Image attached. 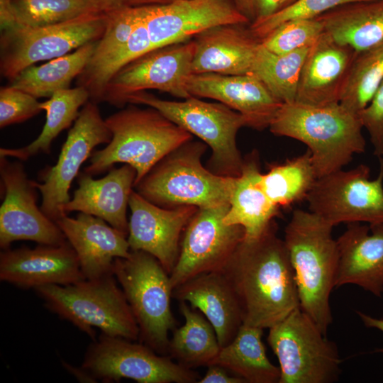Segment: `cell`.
I'll use <instances>...</instances> for the list:
<instances>
[{
	"mask_svg": "<svg viewBox=\"0 0 383 383\" xmlns=\"http://www.w3.org/2000/svg\"><path fill=\"white\" fill-rule=\"evenodd\" d=\"M221 271L236 293L244 324L269 329L299 307L293 268L274 221L259 238L243 240Z\"/></svg>",
	"mask_w": 383,
	"mask_h": 383,
	"instance_id": "1",
	"label": "cell"
},
{
	"mask_svg": "<svg viewBox=\"0 0 383 383\" xmlns=\"http://www.w3.org/2000/svg\"><path fill=\"white\" fill-rule=\"evenodd\" d=\"M333 226L309 211L296 209L284 230L300 309L327 335L333 316L330 296L338 266Z\"/></svg>",
	"mask_w": 383,
	"mask_h": 383,
	"instance_id": "2",
	"label": "cell"
},
{
	"mask_svg": "<svg viewBox=\"0 0 383 383\" xmlns=\"http://www.w3.org/2000/svg\"><path fill=\"white\" fill-rule=\"evenodd\" d=\"M272 133L297 140L310 151L317 177L343 169L366 147L360 115L340 103H284L270 125Z\"/></svg>",
	"mask_w": 383,
	"mask_h": 383,
	"instance_id": "3",
	"label": "cell"
},
{
	"mask_svg": "<svg viewBox=\"0 0 383 383\" xmlns=\"http://www.w3.org/2000/svg\"><path fill=\"white\" fill-rule=\"evenodd\" d=\"M131 104L105 119L111 140L92 152L84 173L94 177L116 163L128 164L136 170L135 186L162 158L192 140L190 133L155 109Z\"/></svg>",
	"mask_w": 383,
	"mask_h": 383,
	"instance_id": "4",
	"label": "cell"
},
{
	"mask_svg": "<svg viewBox=\"0 0 383 383\" xmlns=\"http://www.w3.org/2000/svg\"><path fill=\"white\" fill-rule=\"evenodd\" d=\"M205 144L189 141L158 162L135 186L150 202L163 208L198 209L229 203L236 177L216 174L201 161Z\"/></svg>",
	"mask_w": 383,
	"mask_h": 383,
	"instance_id": "5",
	"label": "cell"
},
{
	"mask_svg": "<svg viewBox=\"0 0 383 383\" xmlns=\"http://www.w3.org/2000/svg\"><path fill=\"white\" fill-rule=\"evenodd\" d=\"M35 289L48 309L92 338L95 327L107 335L133 341L139 339L135 318L113 274L68 285H42Z\"/></svg>",
	"mask_w": 383,
	"mask_h": 383,
	"instance_id": "6",
	"label": "cell"
},
{
	"mask_svg": "<svg viewBox=\"0 0 383 383\" xmlns=\"http://www.w3.org/2000/svg\"><path fill=\"white\" fill-rule=\"evenodd\" d=\"M112 272L138 326V340L157 353L168 355L169 333L176 326L170 274L153 255L143 250L116 258Z\"/></svg>",
	"mask_w": 383,
	"mask_h": 383,
	"instance_id": "7",
	"label": "cell"
},
{
	"mask_svg": "<svg viewBox=\"0 0 383 383\" xmlns=\"http://www.w3.org/2000/svg\"><path fill=\"white\" fill-rule=\"evenodd\" d=\"M143 104L203 140L211 150L209 170L227 177L240 174L244 159L236 143L238 131L248 126L240 113L220 103H209L191 96L184 101H168L146 91L128 96L126 104Z\"/></svg>",
	"mask_w": 383,
	"mask_h": 383,
	"instance_id": "8",
	"label": "cell"
},
{
	"mask_svg": "<svg viewBox=\"0 0 383 383\" xmlns=\"http://www.w3.org/2000/svg\"><path fill=\"white\" fill-rule=\"evenodd\" d=\"M267 343L277 356L279 383H333L341 373L336 345L300 307L269 328Z\"/></svg>",
	"mask_w": 383,
	"mask_h": 383,
	"instance_id": "9",
	"label": "cell"
},
{
	"mask_svg": "<svg viewBox=\"0 0 383 383\" xmlns=\"http://www.w3.org/2000/svg\"><path fill=\"white\" fill-rule=\"evenodd\" d=\"M109 14L90 13L45 26H16L1 30L0 72L10 82L35 63L71 52L86 43L98 41L105 32Z\"/></svg>",
	"mask_w": 383,
	"mask_h": 383,
	"instance_id": "10",
	"label": "cell"
},
{
	"mask_svg": "<svg viewBox=\"0 0 383 383\" xmlns=\"http://www.w3.org/2000/svg\"><path fill=\"white\" fill-rule=\"evenodd\" d=\"M379 161V173L373 179L364 164L318 177L306 198L309 211L333 227L383 223V157Z\"/></svg>",
	"mask_w": 383,
	"mask_h": 383,
	"instance_id": "11",
	"label": "cell"
},
{
	"mask_svg": "<svg viewBox=\"0 0 383 383\" xmlns=\"http://www.w3.org/2000/svg\"><path fill=\"white\" fill-rule=\"evenodd\" d=\"M82 367L104 382L127 378L139 383H198L201 378L144 343L104 333L89 347Z\"/></svg>",
	"mask_w": 383,
	"mask_h": 383,
	"instance_id": "12",
	"label": "cell"
},
{
	"mask_svg": "<svg viewBox=\"0 0 383 383\" xmlns=\"http://www.w3.org/2000/svg\"><path fill=\"white\" fill-rule=\"evenodd\" d=\"M195 40L172 44L150 50L120 69L105 87L102 101L123 107L128 96L157 89L172 96H191L186 80L192 74Z\"/></svg>",
	"mask_w": 383,
	"mask_h": 383,
	"instance_id": "13",
	"label": "cell"
},
{
	"mask_svg": "<svg viewBox=\"0 0 383 383\" xmlns=\"http://www.w3.org/2000/svg\"><path fill=\"white\" fill-rule=\"evenodd\" d=\"M229 203L198 209L187 223L177 262L170 274L172 289L201 273L221 271L243 240L245 231L226 225Z\"/></svg>",
	"mask_w": 383,
	"mask_h": 383,
	"instance_id": "14",
	"label": "cell"
},
{
	"mask_svg": "<svg viewBox=\"0 0 383 383\" xmlns=\"http://www.w3.org/2000/svg\"><path fill=\"white\" fill-rule=\"evenodd\" d=\"M111 138L97 104L89 100L69 131L56 164L43 171V183L34 181L42 196L40 208L48 218L55 222L67 215L62 207L70 200V188L81 166L96 146L108 144Z\"/></svg>",
	"mask_w": 383,
	"mask_h": 383,
	"instance_id": "15",
	"label": "cell"
},
{
	"mask_svg": "<svg viewBox=\"0 0 383 383\" xmlns=\"http://www.w3.org/2000/svg\"><path fill=\"white\" fill-rule=\"evenodd\" d=\"M0 247L9 248L13 241L26 240L40 245H59L67 239L57 223L38 207L37 188L23 165L0 156Z\"/></svg>",
	"mask_w": 383,
	"mask_h": 383,
	"instance_id": "16",
	"label": "cell"
},
{
	"mask_svg": "<svg viewBox=\"0 0 383 383\" xmlns=\"http://www.w3.org/2000/svg\"><path fill=\"white\" fill-rule=\"evenodd\" d=\"M143 8L152 50L189 40L214 27L249 24L232 0H176Z\"/></svg>",
	"mask_w": 383,
	"mask_h": 383,
	"instance_id": "17",
	"label": "cell"
},
{
	"mask_svg": "<svg viewBox=\"0 0 383 383\" xmlns=\"http://www.w3.org/2000/svg\"><path fill=\"white\" fill-rule=\"evenodd\" d=\"M128 206L131 214L127 239L131 250H143L153 255L170 274L179 257L182 234L198 208L160 207L134 190Z\"/></svg>",
	"mask_w": 383,
	"mask_h": 383,
	"instance_id": "18",
	"label": "cell"
},
{
	"mask_svg": "<svg viewBox=\"0 0 383 383\" xmlns=\"http://www.w3.org/2000/svg\"><path fill=\"white\" fill-rule=\"evenodd\" d=\"M185 86L191 96L217 100L240 113L256 130L269 128L283 104L252 74H192Z\"/></svg>",
	"mask_w": 383,
	"mask_h": 383,
	"instance_id": "19",
	"label": "cell"
},
{
	"mask_svg": "<svg viewBox=\"0 0 383 383\" xmlns=\"http://www.w3.org/2000/svg\"><path fill=\"white\" fill-rule=\"evenodd\" d=\"M85 279L78 257L67 240L59 245L8 248L0 253V279L18 287L68 285Z\"/></svg>",
	"mask_w": 383,
	"mask_h": 383,
	"instance_id": "20",
	"label": "cell"
},
{
	"mask_svg": "<svg viewBox=\"0 0 383 383\" xmlns=\"http://www.w3.org/2000/svg\"><path fill=\"white\" fill-rule=\"evenodd\" d=\"M357 52L323 32L305 58L295 101L314 106L340 103Z\"/></svg>",
	"mask_w": 383,
	"mask_h": 383,
	"instance_id": "21",
	"label": "cell"
},
{
	"mask_svg": "<svg viewBox=\"0 0 383 383\" xmlns=\"http://www.w3.org/2000/svg\"><path fill=\"white\" fill-rule=\"evenodd\" d=\"M55 223L74 250L87 279L113 274L114 260L130 255L127 236L100 218L79 212L76 218L64 215Z\"/></svg>",
	"mask_w": 383,
	"mask_h": 383,
	"instance_id": "22",
	"label": "cell"
},
{
	"mask_svg": "<svg viewBox=\"0 0 383 383\" xmlns=\"http://www.w3.org/2000/svg\"><path fill=\"white\" fill-rule=\"evenodd\" d=\"M336 240L339 257L335 287L355 284L380 297L383 293V223L348 224Z\"/></svg>",
	"mask_w": 383,
	"mask_h": 383,
	"instance_id": "23",
	"label": "cell"
},
{
	"mask_svg": "<svg viewBox=\"0 0 383 383\" xmlns=\"http://www.w3.org/2000/svg\"><path fill=\"white\" fill-rule=\"evenodd\" d=\"M100 179L84 172L78 177V188L63 206L65 214L78 211L100 218L125 235L128 234L127 208L136 179V170L123 164L112 167Z\"/></svg>",
	"mask_w": 383,
	"mask_h": 383,
	"instance_id": "24",
	"label": "cell"
},
{
	"mask_svg": "<svg viewBox=\"0 0 383 383\" xmlns=\"http://www.w3.org/2000/svg\"><path fill=\"white\" fill-rule=\"evenodd\" d=\"M172 298L198 309L213 327L221 348L229 344L243 324L236 293L222 271L198 274L176 287Z\"/></svg>",
	"mask_w": 383,
	"mask_h": 383,
	"instance_id": "25",
	"label": "cell"
},
{
	"mask_svg": "<svg viewBox=\"0 0 383 383\" xmlns=\"http://www.w3.org/2000/svg\"><path fill=\"white\" fill-rule=\"evenodd\" d=\"M240 26H220L196 36L192 74H252L261 41Z\"/></svg>",
	"mask_w": 383,
	"mask_h": 383,
	"instance_id": "26",
	"label": "cell"
},
{
	"mask_svg": "<svg viewBox=\"0 0 383 383\" xmlns=\"http://www.w3.org/2000/svg\"><path fill=\"white\" fill-rule=\"evenodd\" d=\"M260 174L258 155L252 152L244 159L241 173L235 177L229 208L223 217L225 224L243 228L245 240L261 236L279 213V208L267 198L258 184Z\"/></svg>",
	"mask_w": 383,
	"mask_h": 383,
	"instance_id": "27",
	"label": "cell"
},
{
	"mask_svg": "<svg viewBox=\"0 0 383 383\" xmlns=\"http://www.w3.org/2000/svg\"><path fill=\"white\" fill-rule=\"evenodd\" d=\"M317 18L326 33L357 52L383 41V0L345 4Z\"/></svg>",
	"mask_w": 383,
	"mask_h": 383,
	"instance_id": "28",
	"label": "cell"
},
{
	"mask_svg": "<svg viewBox=\"0 0 383 383\" xmlns=\"http://www.w3.org/2000/svg\"><path fill=\"white\" fill-rule=\"evenodd\" d=\"M263 330L243 323L233 340L221 348L213 364L224 367L245 383H279L280 369L267 356L262 340Z\"/></svg>",
	"mask_w": 383,
	"mask_h": 383,
	"instance_id": "29",
	"label": "cell"
},
{
	"mask_svg": "<svg viewBox=\"0 0 383 383\" xmlns=\"http://www.w3.org/2000/svg\"><path fill=\"white\" fill-rule=\"evenodd\" d=\"M179 306L184 323L172 331L168 355L187 368L208 367L221 348L216 331L206 318L188 303L179 301Z\"/></svg>",
	"mask_w": 383,
	"mask_h": 383,
	"instance_id": "30",
	"label": "cell"
},
{
	"mask_svg": "<svg viewBox=\"0 0 383 383\" xmlns=\"http://www.w3.org/2000/svg\"><path fill=\"white\" fill-rule=\"evenodd\" d=\"M97 41L90 42L63 56L39 65H31L11 81L10 85L35 98H50L56 91L69 89L84 70Z\"/></svg>",
	"mask_w": 383,
	"mask_h": 383,
	"instance_id": "31",
	"label": "cell"
},
{
	"mask_svg": "<svg viewBox=\"0 0 383 383\" xmlns=\"http://www.w3.org/2000/svg\"><path fill=\"white\" fill-rule=\"evenodd\" d=\"M89 100L88 91L77 86L54 93L48 100L41 102L46 113V121L38 137L26 146L19 148H0V156L26 160L40 153H49L52 142L79 116L81 106Z\"/></svg>",
	"mask_w": 383,
	"mask_h": 383,
	"instance_id": "32",
	"label": "cell"
},
{
	"mask_svg": "<svg viewBox=\"0 0 383 383\" xmlns=\"http://www.w3.org/2000/svg\"><path fill=\"white\" fill-rule=\"evenodd\" d=\"M317 178L311 152L307 150L261 173L258 184L275 206L288 207L306 199Z\"/></svg>",
	"mask_w": 383,
	"mask_h": 383,
	"instance_id": "33",
	"label": "cell"
},
{
	"mask_svg": "<svg viewBox=\"0 0 383 383\" xmlns=\"http://www.w3.org/2000/svg\"><path fill=\"white\" fill-rule=\"evenodd\" d=\"M310 48L277 55L262 44L252 74L259 78L279 101L294 102L302 66Z\"/></svg>",
	"mask_w": 383,
	"mask_h": 383,
	"instance_id": "34",
	"label": "cell"
},
{
	"mask_svg": "<svg viewBox=\"0 0 383 383\" xmlns=\"http://www.w3.org/2000/svg\"><path fill=\"white\" fill-rule=\"evenodd\" d=\"M383 80V41L357 52L353 62L340 103L360 114Z\"/></svg>",
	"mask_w": 383,
	"mask_h": 383,
	"instance_id": "35",
	"label": "cell"
},
{
	"mask_svg": "<svg viewBox=\"0 0 383 383\" xmlns=\"http://www.w3.org/2000/svg\"><path fill=\"white\" fill-rule=\"evenodd\" d=\"M143 16V6H127L109 13L106 29L96 42L94 52L76 84L84 87L128 43Z\"/></svg>",
	"mask_w": 383,
	"mask_h": 383,
	"instance_id": "36",
	"label": "cell"
},
{
	"mask_svg": "<svg viewBox=\"0 0 383 383\" xmlns=\"http://www.w3.org/2000/svg\"><path fill=\"white\" fill-rule=\"evenodd\" d=\"M17 25L40 27L101 13L91 0H12Z\"/></svg>",
	"mask_w": 383,
	"mask_h": 383,
	"instance_id": "37",
	"label": "cell"
},
{
	"mask_svg": "<svg viewBox=\"0 0 383 383\" xmlns=\"http://www.w3.org/2000/svg\"><path fill=\"white\" fill-rule=\"evenodd\" d=\"M323 32L318 18L292 20L279 25L260 41L269 51L283 55L311 47Z\"/></svg>",
	"mask_w": 383,
	"mask_h": 383,
	"instance_id": "38",
	"label": "cell"
},
{
	"mask_svg": "<svg viewBox=\"0 0 383 383\" xmlns=\"http://www.w3.org/2000/svg\"><path fill=\"white\" fill-rule=\"evenodd\" d=\"M365 1L372 0H295L262 21L249 25L248 30L252 35L261 40L287 21L316 18L338 6Z\"/></svg>",
	"mask_w": 383,
	"mask_h": 383,
	"instance_id": "39",
	"label": "cell"
},
{
	"mask_svg": "<svg viewBox=\"0 0 383 383\" xmlns=\"http://www.w3.org/2000/svg\"><path fill=\"white\" fill-rule=\"evenodd\" d=\"M37 98L11 85L0 89V128L22 123L42 111Z\"/></svg>",
	"mask_w": 383,
	"mask_h": 383,
	"instance_id": "40",
	"label": "cell"
},
{
	"mask_svg": "<svg viewBox=\"0 0 383 383\" xmlns=\"http://www.w3.org/2000/svg\"><path fill=\"white\" fill-rule=\"evenodd\" d=\"M359 115L363 129L369 134L373 154L378 159L383 157V80Z\"/></svg>",
	"mask_w": 383,
	"mask_h": 383,
	"instance_id": "41",
	"label": "cell"
},
{
	"mask_svg": "<svg viewBox=\"0 0 383 383\" xmlns=\"http://www.w3.org/2000/svg\"><path fill=\"white\" fill-rule=\"evenodd\" d=\"M236 9L249 23L255 24L277 12L282 0H232Z\"/></svg>",
	"mask_w": 383,
	"mask_h": 383,
	"instance_id": "42",
	"label": "cell"
},
{
	"mask_svg": "<svg viewBox=\"0 0 383 383\" xmlns=\"http://www.w3.org/2000/svg\"><path fill=\"white\" fill-rule=\"evenodd\" d=\"M198 383H245V381L233 374L224 367L212 364L208 366L205 375Z\"/></svg>",
	"mask_w": 383,
	"mask_h": 383,
	"instance_id": "43",
	"label": "cell"
},
{
	"mask_svg": "<svg viewBox=\"0 0 383 383\" xmlns=\"http://www.w3.org/2000/svg\"><path fill=\"white\" fill-rule=\"evenodd\" d=\"M17 26L13 9L12 0H0L1 30L10 29Z\"/></svg>",
	"mask_w": 383,
	"mask_h": 383,
	"instance_id": "44",
	"label": "cell"
},
{
	"mask_svg": "<svg viewBox=\"0 0 383 383\" xmlns=\"http://www.w3.org/2000/svg\"><path fill=\"white\" fill-rule=\"evenodd\" d=\"M101 12L106 14L127 7L128 0H91Z\"/></svg>",
	"mask_w": 383,
	"mask_h": 383,
	"instance_id": "45",
	"label": "cell"
},
{
	"mask_svg": "<svg viewBox=\"0 0 383 383\" xmlns=\"http://www.w3.org/2000/svg\"><path fill=\"white\" fill-rule=\"evenodd\" d=\"M357 313L366 327L376 328L383 333V318H375L361 311H357ZM379 351L383 352V349Z\"/></svg>",
	"mask_w": 383,
	"mask_h": 383,
	"instance_id": "46",
	"label": "cell"
},
{
	"mask_svg": "<svg viewBox=\"0 0 383 383\" xmlns=\"http://www.w3.org/2000/svg\"><path fill=\"white\" fill-rule=\"evenodd\" d=\"M64 365L79 380H81L82 382H95L94 381L95 378L82 367V369H77L66 363L65 364L64 363Z\"/></svg>",
	"mask_w": 383,
	"mask_h": 383,
	"instance_id": "47",
	"label": "cell"
},
{
	"mask_svg": "<svg viewBox=\"0 0 383 383\" xmlns=\"http://www.w3.org/2000/svg\"><path fill=\"white\" fill-rule=\"evenodd\" d=\"M176 0H128V6L136 7L150 5H163Z\"/></svg>",
	"mask_w": 383,
	"mask_h": 383,
	"instance_id": "48",
	"label": "cell"
},
{
	"mask_svg": "<svg viewBox=\"0 0 383 383\" xmlns=\"http://www.w3.org/2000/svg\"><path fill=\"white\" fill-rule=\"evenodd\" d=\"M295 0H282L281 1V5H280V8L279 9H283L284 8L285 6L291 4L292 2H294Z\"/></svg>",
	"mask_w": 383,
	"mask_h": 383,
	"instance_id": "49",
	"label": "cell"
}]
</instances>
